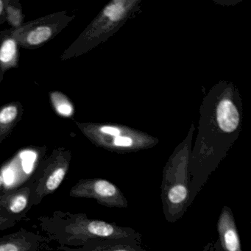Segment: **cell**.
<instances>
[{"mask_svg": "<svg viewBox=\"0 0 251 251\" xmlns=\"http://www.w3.org/2000/svg\"><path fill=\"white\" fill-rule=\"evenodd\" d=\"M44 236L61 246L85 247L117 241L139 242L141 235L131 227L91 219L82 213L54 211L37 218Z\"/></svg>", "mask_w": 251, "mask_h": 251, "instance_id": "cell-1", "label": "cell"}, {"mask_svg": "<svg viewBox=\"0 0 251 251\" xmlns=\"http://www.w3.org/2000/svg\"><path fill=\"white\" fill-rule=\"evenodd\" d=\"M71 158L69 150L58 148L42 163L40 170L30 183L32 207L39 205L44 198L56 192L67 176Z\"/></svg>", "mask_w": 251, "mask_h": 251, "instance_id": "cell-2", "label": "cell"}, {"mask_svg": "<svg viewBox=\"0 0 251 251\" xmlns=\"http://www.w3.org/2000/svg\"><path fill=\"white\" fill-rule=\"evenodd\" d=\"M72 20L66 11L57 12L23 23L18 28L11 29L10 34L20 48L37 49L58 36Z\"/></svg>", "mask_w": 251, "mask_h": 251, "instance_id": "cell-3", "label": "cell"}, {"mask_svg": "<svg viewBox=\"0 0 251 251\" xmlns=\"http://www.w3.org/2000/svg\"><path fill=\"white\" fill-rule=\"evenodd\" d=\"M73 198L96 200L108 208H127L128 202L120 188L109 180L101 178L81 179L71 189Z\"/></svg>", "mask_w": 251, "mask_h": 251, "instance_id": "cell-4", "label": "cell"}, {"mask_svg": "<svg viewBox=\"0 0 251 251\" xmlns=\"http://www.w3.org/2000/svg\"><path fill=\"white\" fill-rule=\"evenodd\" d=\"M30 198V183L18 189L4 191L0 194V214L18 223L25 220L32 208Z\"/></svg>", "mask_w": 251, "mask_h": 251, "instance_id": "cell-5", "label": "cell"}, {"mask_svg": "<svg viewBox=\"0 0 251 251\" xmlns=\"http://www.w3.org/2000/svg\"><path fill=\"white\" fill-rule=\"evenodd\" d=\"M47 236L25 228L0 237V251H45L50 250Z\"/></svg>", "mask_w": 251, "mask_h": 251, "instance_id": "cell-6", "label": "cell"}, {"mask_svg": "<svg viewBox=\"0 0 251 251\" xmlns=\"http://www.w3.org/2000/svg\"><path fill=\"white\" fill-rule=\"evenodd\" d=\"M220 245L224 251H242L240 237L233 212L229 207L224 206L217 224Z\"/></svg>", "mask_w": 251, "mask_h": 251, "instance_id": "cell-7", "label": "cell"}, {"mask_svg": "<svg viewBox=\"0 0 251 251\" xmlns=\"http://www.w3.org/2000/svg\"><path fill=\"white\" fill-rule=\"evenodd\" d=\"M0 83L4 75L11 68H17L20 61L18 44L10 34L9 30L0 33Z\"/></svg>", "mask_w": 251, "mask_h": 251, "instance_id": "cell-8", "label": "cell"}, {"mask_svg": "<svg viewBox=\"0 0 251 251\" xmlns=\"http://www.w3.org/2000/svg\"><path fill=\"white\" fill-rule=\"evenodd\" d=\"M23 105L14 102L0 108V143L8 137L23 117Z\"/></svg>", "mask_w": 251, "mask_h": 251, "instance_id": "cell-9", "label": "cell"}, {"mask_svg": "<svg viewBox=\"0 0 251 251\" xmlns=\"http://www.w3.org/2000/svg\"><path fill=\"white\" fill-rule=\"evenodd\" d=\"M217 119L220 128L223 131L230 133L236 130L239 124V113L230 100H224L217 107Z\"/></svg>", "mask_w": 251, "mask_h": 251, "instance_id": "cell-10", "label": "cell"}, {"mask_svg": "<svg viewBox=\"0 0 251 251\" xmlns=\"http://www.w3.org/2000/svg\"><path fill=\"white\" fill-rule=\"evenodd\" d=\"M50 100L55 113L64 118H70L74 114L73 103L67 95L58 91H52L49 93Z\"/></svg>", "mask_w": 251, "mask_h": 251, "instance_id": "cell-11", "label": "cell"}, {"mask_svg": "<svg viewBox=\"0 0 251 251\" xmlns=\"http://www.w3.org/2000/svg\"><path fill=\"white\" fill-rule=\"evenodd\" d=\"M5 20L12 27V29H17L23 25L24 14L20 2L5 0Z\"/></svg>", "mask_w": 251, "mask_h": 251, "instance_id": "cell-12", "label": "cell"}, {"mask_svg": "<svg viewBox=\"0 0 251 251\" xmlns=\"http://www.w3.org/2000/svg\"><path fill=\"white\" fill-rule=\"evenodd\" d=\"M81 248L86 251H145L135 244L113 243V242L88 245Z\"/></svg>", "mask_w": 251, "mask_h": 251, "instance_id": "cell-13", "label": "cell"}, {"mask_svg": "<svg viewBox=\"0 0 251 251\" xmlns=\"http://www.w3.org/2000/svg\"><path fill=\"white\" fill-rule=\"evenodd\" d=\"M125 10L122 2H115L114 4L108 5L104 10V14L109 17L110 20L112 21L120 20Z\"/></svg>", "mask_w": 251, "mask_h": 251, "instance_id": "cell-14", "label": "cell"}, {"mask_svg": "<svg viewBox=\"0 0 251 251\" xmlns=\"http://www.w3.org/2000/svg\"><path fill=\"white\" fill-rule=\"evenodd\" d=\"M18 223V222L12 219L5 217L2 214H0V231L7 230L14 227Z\"/></svg>", "mask_w": 251, "mask_h": 251, "instance_id": "cell-15", "label": "cell"}, {"mask_svg": "<svg viewBox=\"0 0 251 251\" xmlns=\"http://www.w3.org/2000/svg\"><path fill=\"white\" fill-rule=\"evenodd\" d=\"M133 144V141L129 137L125 136H117L114 139V145L118 147H130Z\"/></svg>", "mask_w": 251, "mask_h": 251, "instance_id": "cell-16", "label": "cell"}, {"mask_svg": "<svg viewBox=\"0 0 251 251\" xmlns=\"http://www.w3.org/2000/svg\"><path fill=\"white\" fill-rule=\"evenodd\" d=\"M100 131L102 133H106V134L111 135V136H120V130L116 127H108V126H105V127H101Z\"/></svg>", "mask_w": 251, "mask_h": 251, "instance_id": "cell-17", "label": "cell"}, {"mask_svg": "<svg viewBox=\"0 0 251 251\" xmlns=\"http://www.w3.org/2000/svg\"><path fill=\"white\" fill-rule=\"evenodd\" d=\"M5 1L0 0V25L5 21Z\"/></svg>", "mask_w": 251, "mask_h": 251, "instance_id": "cell-18", "label": "cell"}, {"mask_svg": "<svg viewBox=\"0 0 251 251\" xmlns=\"http://www.w3.org/2000/svg\"><path fill=\"white\" fill-rule=\"evenodd\" d=\"M59 250L61 251H86L80 248H71L67 246H61L60 245Z\"/></svg>", "mask_w": 251, "mask_h": 251, "instance_id": "cell-19", "label": "cell"}, {"mask_svg": "<svg viewBox=\"0 0 251 251\" xmlns=\"http://www.w3.org/2000/svg\"><path fill=\"white\" fill-rule=\"evenodd\" d=\"M4 178L3 176L0 173V194L4 192Z\"/></svg>", "mask_w": 251, "mask_h": 251, "instance_id": "cell-20", "label": "cell"}]
</instances>
